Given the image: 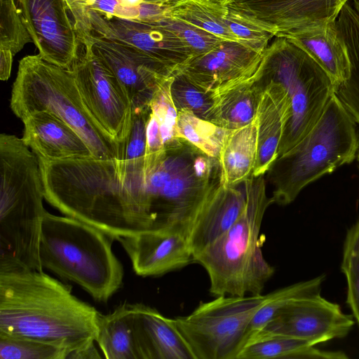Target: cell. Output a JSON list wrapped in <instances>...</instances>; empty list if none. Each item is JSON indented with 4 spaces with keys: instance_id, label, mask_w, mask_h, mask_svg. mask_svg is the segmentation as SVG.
Instances as JSON below:
<instances>
[{
    "instance_id": "2e32d148",
    "label": "cell",
    "mask_w": 359,
    "mask_h": 359,
    "mask_svg": "<svg viewBox=\"0 0 359 359\" xmlns=\"http://www.w3.org/2000/svg\"><path fill=\"white\" fill-rule=\"evenodd\" d=\"M264 52L222 40L209 52L191 57L176 72L205 90L215 91L252 76Z\"/></svg>"
},
{
    "instance_id": "f35d334b",
    "label": "cell",
    "mask_w": 359,
    "mask_h": 359,
    "mask_svg": "<svg viewBox=\"0 0 359 359\" xmlns=\"http://www.w3.org/2000/svg\"><path fill=\"white\" fill-rule=\"evenodd\" d=\"M72 17L81 45L89 42L93 36L90 22V0H65Z\"/></svg>"
},
{
    "instance_id": "ee69618b",
    "label": "cell",
    "mask_w": 359,
    "mask_h": 359,
    "mask_svg": "<svg viewBox=\"0 0 359 359\" xmlns=\"http://www.w3.org/2000/svg\"><path fill=\"white\" fill-rule=\"evenodd\" d=\"M351 4L356 11L358 15L359 16V0H352Z\"/></svg>"
},
{
    "instance_id": "ab89813d",
    "label": "cell",
    "mask_w": 359,
    "mask_h": 359,
    "mask_svg": "<svg viewBox=\"0 0 359 359\" xmlns=\"http://www.w3.org/2000/svg\"><path fill=\"white\" fill-rule=\"evenodd\" d=\"M95 341H91L79 348L70 351L66 359H96L100 358L101 355L99 354L96 347L95 346Z\"/></svg>"
},
{
    "instance_id": "bcb514c9",
    "label": "cell",
    "mask_w": 359,
    "mask_h": 359,
    "mask_svg": "<svg viewBox=\"0 0 359 359\" xmlns=\"http://www.w3.org/2000/svg\"><path fill=\"white\" fill-rule=\"evenodd\" d=\"M356 158H357V161H358V165H359V151L358 152Z\"/></svg>"
},
{
    "instance_id": "d6986e66",
    "label": "cell",
    "mask_w": 359,
    "mask_h": 359,
    "mask_svg": "<svg viewBox=\"0 0 359 359\" xmlns=\"http://www.w3.org/2000/svg\"><path fill=\"white\" fill-rule=\"evenodd\" d=\"M257 73L263 91L255 117L257 126V152L252 172L255 177L267 172L278 158L291 107L288 95L281 84L262 79L258 69Z\"/></svg>"
},
{
    "instance_id": "e575fe53",
    "label": "cell",
    "mask_w": 359,
    "mask_h": 359,
    "mask_svg": "<svg viewBox=\"0 0 359 359\" xmlns=\"http://www.w3.org/2000/svg\"><path fill=\"white\" fill-rule=\"evenodd\" d=\"M173 75L166 79L156 90L149 104L151 111L156 118L165 147L177 139L175 136L177 110L170 93Z\"/></svg>"
},
{
    "instance_id": "8fae6325",
    "label": "cell",
    "mask_w": 359,
    "mask_h": 359,
    "mask_svg": "<svg viewBox=\"0 0 359 359\" xmlns=\"http://www.w3.org/2000/svg\"><path fill=\"white\" fill-rule=\"evenodd\" d=\"M355 323L352 314L345 313L338 304L319 293L286 305L248 341L264 335H285L316 346L345 337Z\"/></svg>"
},
{
    "instance_id": "4fadbf2b",
    "label": "cell",
    "mask_w": 359,
    "mask_h": 359,
    "mask_svg": "<svg viewBox=\"0 0 359 359\" xmlns=\"http://www.w3.org/2000/svg\"><path fill=\"white\" fill-rule=\"evenodd\" d=\"M39 55L71 70L81 48L65 0H17Z\"/></svg>"
},
{
    "instance_id": "5b68a950",
    "label": "cell",
    "mask_w": 359,
    "mask_h": 359,
    "mask_svg": "<svg viewBox=\"0 0 359 359\" xmlns=\"http://www.w3.org/2000/svg\"><path fill=\"white\" fill-rule=\"evenodd\" d=\"M114 240L81 220L46 211L39 246L41 266L106 302L121 287L124 276L112 250Z\"/></svg>"
},
{
    "instance_id": "484cf974",
    "label": "cell",
    "mask_w": 359,
    "mask_h": 359,
    "mask_svg": "<svg viewBox=\"0 0 359 359\" xmlns=\"http://www.w3.org/2000/svg\"><path fill=\"white\" fill-rule=\"evenodd\" d=\"M95 342L107 359H140L130 304H121L112 312L100 315Z\"/></svg>"
},
{
    "instance_id": "277c9868",
    "label": "cell",
    "mask_w": 359,
    "mask_h": 359,
    "mask_svg": "<svg viewBox=\"0 0 359 359\" xmlns=\"http://www.w3.org/2000/svg\"><path fill=\"white\" fill-rule=\"evenodd\" d=\"M219 184L218 158L182 138L167 144L164 158L145 180L153 231H175L188 238L201 208Z\"/></svg>"
},
{
    "instance_id": "836d02e7",
    "label": "cell",
    "mask_w": 359,
    "mask_h": 359,
    "mask_svg": "<svg viewBox=\"0 0 359 359\" xmlns=\"http://www.w3.org/2000/svg\"><path fill=\"white\" fill-rule=\"evenodd\" d=\"M0 48L13 55L32 42L17 0H1Z\"/></svg>"
},
{
    "instance_id": "83f0119b",
    "label": "cell",
    "mask_w": 359,
    "mask_h": 359,
    "mask_svg": "<svg viewBox=\"0 0 359 359\" xmlns=\"http://www.w3.org/2000/svg\"><path fill=\"white\" fill-rule=\"evenodd\" d=\"M226 6L210 0H180L169 10L168 16L206 31L221 40L240 42L226 22Z\"/></svg>"
},
{
    "instance_id": "1f68e13d",
    "label": "cell",
    "mask_w": 359,
    "mask_h": 359,
    "mask_svg": "<svg viewBox=\"0 0 359 359\" xmlns=\"http://www.w3.org/2000/svg\"><path fill=\"white\" fill-rule=\"evenodd\" d=\"M170 93L178 111H189L209 121L214 103L212 91L195 85L182 74L175 72L170 85Z\"/></svg>"
},
{
    "instance_id": "8992f818",
    "label": "cell",
    "mask_w": 359,
    "mask_h": 359,
    "mask_svg": "<svg viewBox=\"0 0 359 359\" xmlns=\"http://www.w3.org/2000/svg\"><path fill=\"white\" fill-rule=\"evenodd\" d=\"M357 126L334 93L310 131L267 171L272 203H291L307 185L353 162L359 151Z\"/></svg>"
},
{
    "instance_id": "f1b7e54d",
    "label": "cell",
    "mask_w": 359,
    "mask_h": 359,
    "mask_svg": "<svg viewBox=\"0 0 359 359\" xmlns=\"http://www.w3.org/2000/svg\"><path fill=\"white\" fill-rule=\"evenodd\" d=\"M325 278L326 275L321 274L311 279L298 282L265 294L264 304L250 322L245 344L250 337L259 332L278 311L286 305L294 301L320 293L322 285Z\"/></svg>"
},
{
    "instance_id": "d590c367",
    "label": "cell",
    "mask_w": 359,
    "mask_h": 359,
    "mask_svg": "<svg viewBox=\"0 0 359 359\" xmlns=\"http://www.w3.org/2000/svg\"><path fill=\"white\" fill-rule=\"evenodd\" d=\"M159 21L184 41L190 49L192 57L209 52L222 41L206 31L171 16H166Z\"/></svg>"
},
{
    "instance_id": "7a4b0ae2",
    "label": "cell",
    "mask_w": 359,
    "mask_h": 359,
    "mask_svg": "<svg viewBox=\"0 0 359 359\" xmlns=\"http://www.w3.org/2000/svg\"><path fill=\"white\" fill-rule=\"evenodd\" d=\"M101 313L43 270L0 271V333L68 353L95 341Z\"/></svg>"
},
{
    "instance_id": "60d3db41",
    "label": "cell",
    "mask_w": 359,
    "mask_h": 359,
    "mask_svg": "<svg viewBox=\"0 0 359 359\" xmlns=\"http://www.w3.org/2000/svg\"><path fill=\"white\" fill-rule=\"evenodd\" d=\"M13 56L10 50L0 48V79L2 81L10 77Z\"/></svg>"
},
{
    "instance_id": "cb8c5ba5",
    "label": "cell",
    "mask_w": 359,
    "mask_h": 359,
    "mask_svg": "<svg viewBox=\"0 0 359 359\" xmlns=\"http://www.w3.org/2000/svg\"><path fill=\"white\" fill-rule=\"evenodd\" d=\"M257 152V126L250 123L225 135L218 161L221 184L235 187L252 175Z\"/></svg>"
},
{
    "instance_id": "f6af8a7d",
    "label": "cell",
    "mask_w": 359,
    "mask_h": 359,
    "mask_svg": "<svg viewBox=\"0 0 359 359\" xmlns=\"http://www.w3.org/2000/svg\"><path fill=\"white\" fill-rule=\"evenodd\" d=\"M219 4L226 6L232 0H210Z\"/></svg>"
},
{
    "instance_id": "f546056e",
    "label": "cell",
    "mask_w": 359,
    "mask_h": 359,
    "mask_svg": "<svg viewBox=\"0 0 359 359\" xmlns=\"http://www.w3.org/2000/svg\"><path fill=\"white\" fill-rule=\"evenodd\" d=\"M228 130L199 118L189 111H179L175 136L182 138L207 155L219 158L220 149Z\"/></svg>"
},
{
    "instance_id": "8d00e7d4",
    "label": "cell",
    "mask_w": 359,
    "mask_h": 359,
    "mask_svg": "<svg viewBox=\"0 0 359 359\" xmlns=\"http://www.w3.org/2000/svg\"><path fill=\"white\" fill-rule=\"evenodd\" d=\"M226 22L231 33L250 47L264 52L273 37L270 33L245 21L228 9Z\"/></svg>"
},
{
    "instance_id": "3957f363",
    "label": "cell",
    "mask_w": 359,
    "mask_h": 359,
    "mask_svg": "<svg viewBox=\"0 0 359 359\" xmlns=\"http://www.w3.org/2000/svg\"><path fill=\"white\" fill-rule=\"evenodd\" d=\"M246 205L238 220L213 243L193 257L210 279L215 296L262 294L275 269L265 259L259 239L262 222L272 204L262 175L243 182Z\"/></svg>"
},
{
    "instance_id": "ba28073f",
    "label": "cell",
    "mask_w": 359,
    "mask_h": 359,
    "mask_svg": "<svg viewBox=\"0 0 359 359\" xmlns=\"http://www.w3.org/2000/svg\"><path fill=\"white\" fill-rule=\"evenodd\" d=\"M264 52L259 76L279 83L290 100L278 157L296 145L313 127L337 86L305 51L285 37H275Z\"/></svg>"
},
{
    "instance_id": "5bb4252c",
    "label": "cell",
    "mask_w": 359,
    "mask_h": 359,
    "mask_svg": "<svg viewBox=\"0 0 359 359\" xmlns=\"http://www.w3.org/2000/svg\"><path fill=\"white\" fill-rule=\"evenodd\" d=\"M90 42L126 90L133 109L149 106L159 86L173 75L165 66L124 42L97 35Z\"/></svg>"
},
{
    "instance_id": "e0dca14e",
    "label": "cell",
    "mask_w": 359,
    "mask_h": 359,
    "mask_svg": "<svg viewBox=\"0 0 359 359\" xmlns=\"http://www.w3.org/2000/svg\"><path fill=\"white\" fill-rule=\"evenodd\" d=\"M117 241L134 272L142 277L161 276L194 262L188 238L175 231H146Z\"/></svg>"
},
{
    "instance_id": "7402d4cb",
    "label": "cell",
    "mask_w": 359,
    "mask_h": 359,
    "mask_svg": "<svg viewBox=\"0 0 359 359\" xmlns=\"http://www.w3.org/2000/svg\"><path fill=\"white\" fill-rule=\"evenodd\" d=\"M285 38L309 55L337 87L348 78L349 56L337 20L304 29Z\"/></svg>"
},
{
    "instance_id": "7bdbcfd3",
    "label": "cell",
    "mask_w": 359,
    "mask_h": 359,
    "mask_svg": "<svg viewBox=\"0 0 359 359\" xmlns=\"http://www.w3.org/2000/svg\"><path fill=\"white\" fill-rule=\"evenodd\" d=\"M179 1H180V0H146L145 1L157 2V3H166V4H170L172 6H174Z\"/></svg>"
},
{
    "instance_id": "4dcf8cb0",
    "label": "cell",
    "mask_w": 359,
    "mask_h": 359,
    "mask_svg": "<svg viewBox=\"0 0 359 359\" xmlns=\"http://www.w3.org/2000/svg\"><path fill=\"white\" fill-rule=\"evenodd\" d=\"M341 270L347 285L346 303L359 327V219L346 231Z\"/></svg>"
},
{
    "instance_id": "d4e9b609",
    "label": "cell",
    "mask_w": 359,
    "mask_h": 359,
    "mask_svg": "<svg viewBox=\"0 0 359 359\" xmlns=\"http://www.w3.org/2000/svg\"><path fill=\"white\" fill-rule=\"evenodd\" d=\"M342 351L321 350L305 340L285 335H264L248 341L236 359H347Z\"/></svg>"
},
{
    "instance_id": "7c38bea8",
    "label": "cell",
    "mask_w": 359,
    "mask_h": 359,
    "mask_svg": "<svg viewBox=\"0 0 359 359\" xmlns=\"http://www.w3.org/2000/svg\"><path fill=\"white\" fill-rule=\"evenodd\" d=\"M352 0H232L226 7L245 21L285 37L304 29L334 22Z\"/></svg>"
},
{
    "instance_id": "b9f144b4",
    "label": "cell",
    "mask_w": 359,
    "mask_h": 359,
    "mask_svg": "<svg viewBox=\"0 0 359 359\" xmlns=\"http://www.w3.org/2000/svg\"><path fill=\"white\" fill-rule=\"evenodd\" d=\"M145 1L146 0H119L121 4L126 7H135L141 4Z\"/></svg>"
},
{
    "instance_id": "9a60e30c",
    "label": "cell",
    "mask_w": 359,
    "mask_h": 359,
    "mask_svg": "<svg viewBox=\"0 0 359 359\" xmlns=\"http://www.w3.org/2000/svg\"><path fill=\"white\" fill-rule=\"evenodd\" d=\"M93 35L128 43L162 64L173 74L193 55L184 41L160 21L107 18L90 9Z\"/></svg>"
},
{
    "instance_id": "ac0fdd59",
    "label": "cell",
    "mask_w": 359,
    "mask_h": 359,
    "mask_svg": "<svg viewBox=\"0 0 359 359\" xmlns=\"http://www.w3.org/2000/svg\"><path fill=\"white\" fill-rule=\"evenodd\" d=\"M130 304L140 359H196L174 318L142 303Z\"/></svg>"
},
{
    "instance_id": "d6a6232c",
    "label": "cell",
    "mask_w": 359,
    "mask_h": 359,
    "mask_svg": "<svg viewBox=\"0 0 359 359\" xmlns=\"http://www.w3.org/2000/svg\"><path fill=\"white\" fill-rule=\"evenodd\" d=\"M67 354L52 344L0 333V359H66Z\"/></svg>"
},
{
    "instance_id": "74e56055",
    "label": "cell",
    "mask_w": 359,
    "mask_h": 359,
    "mask_svg": "<svg viewBox=\"0 0 359 359\" xmlns=\"http://www.w3.org/2000/svg\"><path fill=\"white\" fill-rule=\"evenodd\" d=\"M165 147L158 122L150 112L146 130V150L144 156V172L147 176L164 158Z\"/></svg>"
},
{
    "instance_id": "52a82bcc",
    "label": "cell",
    "mask_w": 359,
    "mask_h": 359,
    "mask_svg": "<svg viewBox=\"0 0 359 359\" xmlns=\"http://www.w3.org/2000/svg\"><path fill=\"white\" fill-rule=\"evenodd\" d=\"M11 108L22 121L33 112L49 111L81 137L93 156L121 159L123 146L93 116L72 72L46 61L39 54L20 60L13 84Z\"/></svg>"
},
{
    "instance_id": "603a6c76",
    "label": "cell",
    "mask_w": 359,
    "mask_h": 359,
    "mask_svg": "<svg viewBox=\"0 0 359 359\" xmlns=\"http://www.w3.org/2000/svg\"><path fill=\"white\" fill-rule=\"evenodd\" d=\"M257 71L249 79L212 91L214 103L209 121L224 129L234 130L255 119L263 91Z\"/></svg>"
},
{
    "instance_id": "9c48e42d",
    "label": "cell",
    "mask_w": 359,
    "mask_h": 359,
    "mask_svg": "<svg viewBox=\"0 0 359 359\" xmlns=\"http://www.w3.org/2000/svg\"><path fill=\"white\" fill-rule=\"evenodd\" d=\"M265 295L217 296L175 321L196 359H236Z\"/></svg>"
},
{
    "instance_id": "30bf717a",
    "label": "cell",
    "mask_w": 359,
    "mask_h": 359,
    "mask_svg": "<svg viewBox=\"0 0 359 359\" xmlns=\"http://www.w3.org/2000/svg\"><path fill=\"white\" fill-rule=\"evenodd\" d=\"M71 71L93 116L124 147L132 127V102L118 79L94 53L90 41L81 45Z\"/></svg>"
},
{
    "instance_id": "4316f807",
    "label": "cell",
    "mask_w": 359,
    "mask_h": 359,
    "mask_svg": "<svg viewBox=\"0 0 359 359\" xmlns=\"http://www.w3.org/2000/svg\"><path fill=\"white\" fill-rule=\"evenodd\" d=\"M350 60L348 78L335 93L359 126V16L351 2L342 8L337 20Z\"/></svg>"
},
{
    "instance_id": "44dd1931",
    "label": "cell",
    "mask_w": 359,
    "mask_h": 359,
    "mask_svg": "<svg viewBox=\"0 0 359 359\" xmlns=\"http://www.w3.org/2000/svg\"><path fill=\"white\" fill-rule=\"evenodd\" d=\"M245 205L244 184H219L205 201L189 235L193 257L225 233L242 215Z\"/></svg>"
},
{
    "instance_id": "ffe728a7",
    "label": "cell",
    "mask_w": 359,
    "mask_h": 359,
    "mask_svg": "<svg viewBox=\"0 0 359 359\" xmlns=\"http://www.w3.org/2000/svg\"><path fill=\"white\" fill-rule=\"evenodd\" d=\"M22 121V138L38 158L53 161L93 156L81 137L49 111L33 112Z\"/></svg>"
},
{
    "instance_id": "6da1fadb",
    "label": "cell",
    "mask_w": 359,
    "mask_h": 359,
    "mask_svg": "<svg viewBox=\"0 0 359 359\" xmlns=\"http://www.w3.org/2000/svg\"><path fill=\"white\" fill-rule=\"evenodd\" d=\"M38 158L44 198L65 215L114 240L152 231L140 184L123 175L120 159Z\"/></svg>"
}]
</instances>
